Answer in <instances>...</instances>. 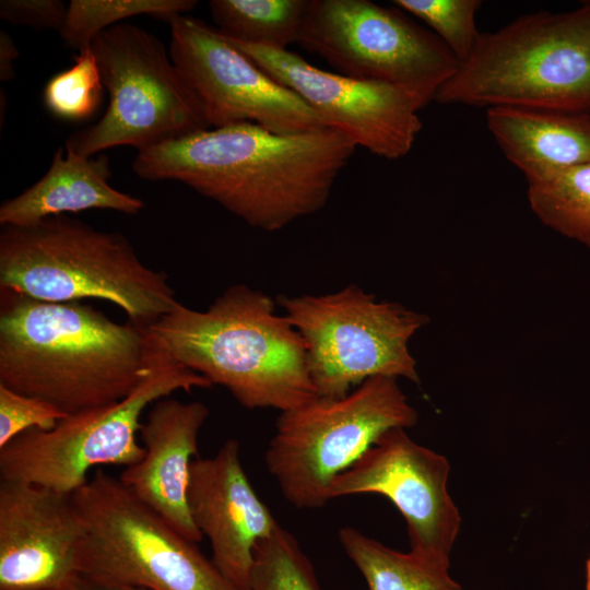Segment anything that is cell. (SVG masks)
<instances>
[{"label":"cell","instance_id":"15","mask_svg":"<svg viewBox=\"0 0 590 590\" xmlns=\"http://www.w3.org/2000/svg\"><path fill=\"white\" fill-rule=\"evenodd\" d=\"M84 536L71 495L0 480V590H68Z\"/></svg>","mask_w":590,"mask_h":590},{"label":"cell","instance_id":"24","mask_svg":"<svg viewBox=\"0 0 590 590\" xmlns=\"http://www.w3.org/2000/svg\"><path fill=\"white\" fill-rule=\"evenodd\" d=\"M250 590H320L310 559L281 526L253 548Z\"/></svg>","mask_w":590,"mask_h":590},{"label":"cell","instance_id":"31","mask_svg":"<svg viewBox=\"0 0 590 590\" xmlns=\"http://www.w3.org/2000/svg\"><path fill=\"white\" fill-rule=\"evenodd\" d=\"M586 590H590V555L586 562Z\"/></svg>","mask_w":590,"mask_h":590},{"label":"cell","instance_id":"29","mask_svg":"<svg viewBox=\"0 0 590 590\" xmlns=\"http://www.w3.org/2000/svg\"><path fill=\"white\" fill-rule=\"evenodd\" d=\"M19 57L17 47L13 38L4 33L0 32V80L7 82L13 79L14 61Z\"/></svg>","mask_w":590,"mask_h":590},{"label":"cell","instance_id":"8","mask_svg":"<svg viewBox=\"0 0 590 590\" xmlns=\"http://www.w3.org/2000/svg\"><path fill=\"white\" fill-rule=\"evenodd\" d=\"M90 47L109 103L103 117L72 133L64 148L82 156L122 145L141 151L211 128L200 98L152 33L122 22Z\"/></svg>","mask_w":590,"mask_h":590},{"label":"cell","instance_id":"22","mask_svg":"<svg viewBox=\"0 0 590 590\" xmlns=\"http://www.w3.org/2000/svg\"><path fill=\"white\" fill-rule=\"evenodd\" d=\"M527 198L545 226L590 248V163L529 182Z\"/></svg>","mask_w":590,"mask_h":590},{"label":"cell","instance_id":"2","mask_svg":"<svg viewBox=\"0 0 590 590\" xmlns=\"http://www.w3.org/2000/svg\"><path fill=\"white\" fill-rule=\"evenodd\" d=\"M150 366L146 328L80 302L1 290V385L73 414L125 399Z\"/></svg>","mask_w":590,"mask_h":590},{"label":"cell","instance_id":"19","mask_svg":"<svg viewBox=\"0 0 590 590\" xmlns=\"http://www.w3.org/2000/svg\"><path fill=\"white\" fill-rule=\"evenodd\" d=\"M486 125L528 184L590 163L589 113L494 107Z\"/></svg>","mask_w":590,"mask_h":590},{"label":"cell","instance_id":"11","mask_svg":"<svg viewBox=\"0 0 590 590\" xmlns=\"http://www.w3.org/2000/svg\"><path fill=\"white\" fill-rule=\"evenodd\" d=\"M296 43L340 74L402 88L420 109L460 67L432 31L369 0H309Z\"/></svg>","mask_w":590,"mask_h":590},{"label":"cell","instance_id":"26","mask_svg":"<svg viewBox=\"0 0 590 590\" xmlns=\"http://www.w3.org/2000/svg\"><path fill=\"white\" fill-rule=\"evenodd\" d=\"M392 4L425 22L463 63L473 52L481 32L475 25L479 0H394Z\"/></svg>","mask_w":590,"mask_h":590},{"label":"cell","instance_id":"10","mask_svg":"<svg viewBox=\"0 0 590 590\" xmlns=\"http://www.w3.org/2000/svg\"><path fill=\"white\" fill-rule=\"evenodd\" d=\"M279 304L304 340L318 397H344L378 376L420 381L409 342L428 321L425 315L376 300L356 285L327 295L281 297Z\"/></svg>","mask_w":590,"mask_h":590},{"label":"cell","instance_id":"4","mask_svg":"<svg viewBox=\"0 0 590 590\" xmlns=\"http://www.w3.org/2000/svg\"><path fill=\"white\" fill-rule=\"evenodd\" d=\"M0 290L56 303L107 300L142 328L178 303L168 275L144 264L122 234L67 215L3 226Z\"/></svg>","mask_w":590,"mask_h":590},{"label":"cell","instance_id":"23","mask_svg":"<svg viewBox=\"0 0 590 590\" xmlns=\"http://www.w3.org/2000/svg\"><path fill=\"white\" fill-rule=\"evenodd\" d=\"M197 4L194 0H72L60 34L64 44L79 52L103 31L128 17L151 15L167 21Z\"/></svg>","mask_w":590,"mask_h":590},{"label":"cell","instance_id":"18","mask_svg":"<svg viewBox=\"0 0 590 590\" xmlns=\"http://www.w3.org/2000/svg\"><path fill=\"white\" fill-rule=\"evenodd\" d=\"M110 162L107 155L82 156L67 148L54 155L47 173L19 196L0 205L2 226H27L47 217L91 209L138 214L141 199L109 185Z\"/></svg>","mask_w":590,"mask_h":590},{"label":"cell","instance_id":"28","mask_svg":"<svg viewBox=\"0 0 590 590\" xmlns=\"http://www.w3.org/2000/svg\"><path fill=\"white\" fill-rule=\"evenodd\" d=\"M68 4L60 0H1L0 17L11 24L61 32Z\"/></svg>","mask_w":590,"mask_h":590},{"label":"cell","instance_id":"1","mask_svg":"<svg viewBox=\"0 0 590 590\" xmlns=\"http://www.w3.org/2000/svg\"><path fill=\"white\" fill-rule=\"evenodd\" d=\"M356 148L330 127L281 134L238 122L138 151L132 168L145 180L181 182L273 232L324 206Z\"/></svg>","mask_w":590,"mask_h":590},{"label":"cell","instance_id":"13","mask_svg":"<svg viewBox=\"0 0 590 590\" xmlns=\"http://www.w3.org/2000/svg\"><path fill=\"white\" fill-rule=\"evenodd\" d=\"M226 39L356 146L386 160L411 151L422 129L421 109L402 88L318 69L287 49Z\"/></svg>","mask_w":590,"mask_h":590},{"label":"cell","instance_id":"20","mask_svg":"<svg viewBox=\"0 0 590 590\" xmlns=\"http://www.w3.org/2000/svg\"><path fill=\"white\" fill-rule=\"evenodd\" d=\"M338 536L368 590H463L447 566L392 550L352 527L341 528Z\"/></svg>","mask_w":590,"mask_h":590},{"label":"cell","instance_id":"7","mask_svg":"<svg viewBox=\"0 0 590 590\" xmlns=\"http://www.w3.org/2000/svg\"><path fill=\"white\" fill-rule=\"evenodd\" d=\"M71 496L85 528L80 576L149 590H240L119 477L97 469Z\"/></svg>","mask_w":590,"mask_h":590},{"label":"cell","instance_id":"9","mask_svg":"<svg viewBox=\"0 0 590 590\" xmlns=\"http://www.w3.org/2000/svg\"><path fill=\"white\" fill-rule=\"evenodd\" d=\"M151 366L141 384L115 403L69 414L49 430L30 429L0 448V480L72 495L99 465L130 467L145 448L137 439L148 406L176 391L212 384L166 358L149 342Z\"/></svg>","mask_w":590,"mask_h":590},{"label":"cell","instance_id":"3","mask_svg":"<svg viewBox=\"0 0 590 590\" xmlns=\"http://www.w3.org/2000/svg\"><path fill=\"white\" fill-rule=\"evenodd\" d=\"M146 334L166 358L225 387L247 409L284 412L317 397L303 338L268 295L244 284L205 310L178 302Z\"/></svg>","mask_w":590,"mask_h":590},{"label":"cell","instance_id":"16","mask_svg":"<svg viewBox=\"0 0 590 590\" xmlns=\"http://www.w3.org/2000/svg\"><path fill=\"white\" fill-rule=\"evenodd\" d=\"M188 506L210 542L215 567L240 590H250L253 548L280 524L249 482L236 439L226 440L214 457L193 459Z\"/></svg>","mask_w":590,"mask_h":590},{"label":"cell","instance_id":"17","mask_svg":"<svg viewBox=\"0 0 590 590\" xmlns=\"http://www.w3.org/2000/svg\"><path fill=\"white\" fill-rule=\"evenodd\" d=\"M208 416L209 409L200 401L160 399L140 427L144 457L119 475L138 499L193 543L203 536L189 511L188 487L199 433Z\"/></svg>","mask_w":590,"mask_h":590},{"label":"cell","instance_id":"25","mask_svg":"<svg viewBox=\"0 0 590 590\" xmlns=\"http://www.w3.org/2000/svg\"><path fill=\"white\" fill-rule=\"evenodd\" d=\"M104 91L97 60L91 47H86L78 52L69 69L49 79L43 99L47 110L56 118L83 121L98 110Z\"/></svg>","mask_w":590,"mask_h":590},{"label":"cell","instance_id":"21","mask_svg":"<svg viewBox=\"0 0 590 590\" xmlns=\"http://www.w3.org/2000/svg\"><path fill=\"white\" fill-rule=\"evenodd\" d=\"M309 0H212L216 30L226 38L285 50L296 43Z\"/></svg>","mask_w":590,"mask_h":590},{"label":"cell","instance_id":"14","mask_svg":"<svg viewBox=\"0 0 590 590\" xmlns=\"http://www.w3.org/2000/svg\"><path fill=\"white\" fill-rule=\"evenodd\" d=\"M449 472L445 456L416 444L405 428H392L332 481L328 499L367 493L385 496L406 522L411 552L449 567L461 527L447 488Z\"/></svg>","mask_w":590,"mask_h":590},{"label":"cell","instance_id":"27","mask_svg":"<svg viewBox=\"0 0 590 590\" xmlns=\"http://www.w3.org/2000/svg\"><path fill=\"white\" fill-rule=\"evenodd\" d=\"M69 414L37 397L0 384V448L30 430H49Z\"/></svg>","mask_w":590,"mask_h":590},{"label":"cell","instance_id":"30","mask_svg":"<svg viewBox=\"0 0 590 590\" xmlns=\"http://www.w3.org/2000/svg\"><path fill=\"white\" fill-rule=\"evenodd\" d=\"M68 590H149L140 587H130V586H120V585H110L94 581L87 579L83 576H79Z\"/></svg>","mask_w":590,"mask_h":590},{"label":"cell","instance_id":"12","mask_svg":"<svg viewBox=\"0 0 590 590\" xmlns=\"http://www.w3.org/2000/svg\"><path fill=\"white\" fill-rule=\"evenodd\" d=\"M169 55L200 98L211 128L252 122L292 134L329 127L297 94L284 87L205 22L174 15Z\"/></svg>","mask_w":590,"mask_h":590},{"label":"cell","instance_id":"5","mask_svg":"<svg viewBox=\"0 0 590 590\" xmlns=\"http://www.w3.org/2000/svg\"><path fill=\"white\" fill-rule=\"evenodd\" d=\"M435 102L590 114V1L481 33Z\"/></svg>","mask_w":590,"mask_h":590},{"label":"cell","instance_id":"6","mask_svg":"<svg viewBox=\"0 0 590 590\" xmlns=\"http://www.w3.org/2000/svg\"><path fill=\"white\" fill-rule=\"evenodd\" d=\"M417 420L397 378L373 377L344 397L317 396L281 412L264 463L288 503L320 508L339 474L386 432L413 427Z\"/></svg>","mask_w":590,"mask_h":590}]
</instances>
